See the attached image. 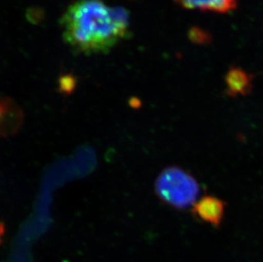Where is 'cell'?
Wrapping results in <instances>:
<instances>
[{
  "label": "cell",
  "instance_id": "obj_1",
  "mask_svg": "<svg viewBox=\"0 0 263 262\" xmlns=\"http://www.w3.org/2000/svg\"><path fill=\"white\" fill-rule=\"evenodd\" d=\"M129 14L102 0H77L62 16L63 37L72 50L85 54L107 52L129 35Z\"/></svg>",
  "mask_w": 263,
  "mask_h": 262
},
{
  "label": "cell",
  "instance_id": "obj_2",
  "mask_svg": "<svg viewBox=\"0 0 263 262\" xmlns=\"http://www.w3.org/2000/svg\"><path fill=\"white\" fill-rule=\"evenodd\" d=\"M157 196L171 207L183 210L193 206L199 194L196 179L182 169H164L155 183Z\"/></svg>",
  "mask_w": 263,
  "mask_h": 262
},
{
  "label": "cell",
  "instance_id": "obj_3",
  "mask_svg": "<svg viewBox=\"0 0 263 262\" xmlns=\"http://www.w3.org/2000/svg\"><path fill=\"white\" fill-rule=\"evenodd\" d=\"M191 212L197 220L219 228L223 220L226 203L213 196L206 195L192 206Z\"/></svg>",
  "mask_w": 263,
  "mask_h": 262
},
{
  "label": "cell",
  "instance_id": "obj_4",
  "mask_svg": "<svg viewBox=\"0 0 263 262\" xmlns=\"http://www.w3.org/2000/svg\"><path fill=\"white\" fill-rule=\"evenodd\" d=\"M253 78L239 67H232L225 76V94L229 97L247 96L252 89Z\"/></svg>",
  "mask_w": 263,
  "mask_h": 262
},
{
  "label": "cell",
  "instance_id": "obj_5",
  "mask_svg": "<svg viewBox=\"0 0 263 262\" xmlns=\"http://www.w3.org/2000/svg\"><path fill=\"white\" fill-rule=\"evenodd\" d=\"M24 121V114L21 106L11 99L10 104L0 118V137L15 136Z\"/></svg>",
  "mask_w": 263,
  "mask_h": 262
},
{
  "label": "cell",
  "instance_id": "obj_6",
  "mask_svg": "<svg viewBox=\"0 0 263 262\" xmlns=\"http://www.w3.org/2000/svg\"><path fill=\"white\" fill-rule=\"evenodd\" d=\"M186 10H198L216 13H228L235 10L238 0H174Z\"/></svg>",
  "mask_w": 263,
  "mask_h": 262
},
{
  "label": "cell",
  "instance_id": "obj_7",
  "mask_svg": "<svg viewBox=\"0 0 263 262\" xmlns=\"http://www.w3.org/2000/svg\"><path fill=\"white\" fill-rule=\"evenodd\" d=\"M76 79L72 75L62 76L59 81V91L62 94H72L76 88Z\"/></svg>",
  "mask_w": 263,
  "mask_h": 262
},
{
  "label": "cell",
  "instance_id": "obj_8",
  "mask_svg": "<svg viewBox=\"0 0 263 262\" xmlns=\"http://www.w3.org/2000/svg\"><path fill=\"white\" fill-rule=\"evenodd\" d=\"M190 38L192 40L197 43L203 42V40L204 42L205 39H209V38H204V32L199 29H192L190 31Z\"/></svg>",
  "mask_w": 263,
  "mask_h": 262
},
{
  "label": "cell",
  "instance_id": "obj_9",
  "mask_svg": "<svg viewBox=\"0 0 263 262\" xmlns=\"http://www.w3.org/2000/svg\"><path fill=\"white\" fill-rule=\"evenodd\" d=\"M10 101H11V98L0 97V118L4 114V113L6 111V109L8 108V106L10 104Z\"/></svg>",
  "mask_w": 263,
  "mask_h": 262
},
{
  "label": "cell",
  "instance_id": "obj_10",
  "mask_svg": "<svg viewBox=\"0 0 263 262\" xmlns=\"http://www.w3.org/2000/svg\"><path fill=\"white\" fill-rule=\"evenodd\" d=\"M129 106L133 107V108H139L140 106H141V102H140L139 99H137V98H132L129 101Z\"/></svg>",
  "mask_w": 263,
  "mask_h": 262
},
{
  "label": "cell",
  "instance_id": "obj_11",
  "mask_svg": "<svg viewBox=\"0 0 263 262\" xmlns=\"http://www.w3.org/2000/svg\"><path fill=\"white\" fill-rule=\"evenodd\" d=\"M5 223L0 222V244L2 242V237L5 234Z\"/></svg>",
  "mask_w": 263,
  "mask_h": 262
}]
</instances>
